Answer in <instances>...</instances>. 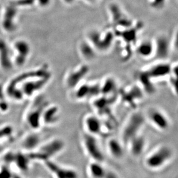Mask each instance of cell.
I'll return each instance as SVG.
<instances>
[{
	"label": "cell",
	"instance_id": "obj_13",
	"mask_svg": "<svg viewBox=\"0 0 178 178\" xmlns=\"http://www.w3.org/2000/svg\"><path fill=\"white\" fill-rule=\"evenodd\" d=\"M83 123L86 133L96 137L103 134L104 126L100 116L93 114L88 115L85 117Z\"/></svg>",
	"mask_w": 178,
	"mask_h": 178
},
{
	"label": "cell",
	"instance_id": "obj_14",
	"mask_svg": "<svg viewBox=\"0 0 178 178\" xmlns=\"http://www.w3.org/2000/svg\"><path fill=\"white\" fill-rule=\"evenodd\" d=\"M17 6L14 4L7 7L2 19L1 25L2 29L8 33L14 32L16 30V17L17 14Z\"/></svg>",
	"mask_w": 178,
	"mask_h": 178
},
{
	"label": "cell",
	"instance_id": "obj_20",
	"mask_svg": "<svg viewBox=\"0 0 178 178\" xmlns=\"http://www.w3.org/2000/svg\"><path fill=\"white\" fill-rule=\"evenodd\" d=\"M143 90L139 85L131 87L129 90L122 91V97L124 103L130 105H134L137 102L142 100L143 97Z\"/></svg>",
	"mask_w": 178,
	"mask_h": 178
},
{
	"label": "cell",
	"instance_id": "obj_10",
	"mask_svg": "<svg viewBox=\"0 0 178 178\" xmlns=\"http://www.w3.org/2000/svg\"><path fill=\"white\" fill-rule=\"evenodd\" d=\"M144 70L153 81L168 79L171 74V64L167 61H157Z\"/></svg>",
	"mask_w": 178,
	"mask_h": 178
},
{
	"label": "cell",
	"instance_id": "obj_17",
	"mask_svg": "<svg viewBox=\"0 0 178 178\" xmlns=\"http://www.w3.org/2000/svg\"><path fill=\"white\" fill-rule=\"evenodd\" d=\"M129 148L130 154L135 157H140L146 150L147 141L142 134L132 138L127 144Z\"/></svg>",
	"mask_w": 178,
	"mask_h": 178
},
{
	"label": "cell",
	"instance_id": "obj_2",
	"mask_svg": "<svg viewBox=\"0 0 178 178\" xmlns=\"http://www.w3.org/2000/svg\"><path fill=\"white\" fill-rule=\"evenodd\" d=\"M146 122V116L139 111L133 112L123 126L122 131L121 141L124 145L127 144L134 137L141 134Z\"/></svg>",
	"mask_w": 178,
	"mask_h": 178
},
{
	"label": "cell",
	"instance_id": "obj_26",
	"mask_svg": "<svg viewBox=\"0 0 178 178\" xmlns=\"http://www.w3.org/2000/svg\"><path fill=\"white\" fill-rule=\"evenodd\" d=\"M103 163L92 161L88 167V171L91 178H103L107 169Z\"/></svg>",
	"mask_w": 178,
	"mask_h": 178
},
{
	"label": "cell",
	"instance_id": "obj_11",
	"mask_svg": "<svg viewBox=\"0 0 178 178\" xmlns=\"http://www.w3.org/2000/svg\"><path fill=\"white\" fill-rule=\"evenodd\" d=\"M147 119L151 124L158 130L165 131L170 127L169 117L161 110L158 108H151L148 111Z\"/></svg>",
	"mask_w": 178,
	"mask_h": 178
},
{
	"label": "cell",
	"instance_id": "obj_33",
	"mask_svg": "<svg viewBox=\"0 0 178 178\" xmlns=\"http://www.w3.org/2000/svg\"><path fill=\"white\" fill-rule=\"evenodd\" d=\"M12 178H21L20 176H19V175H17V173H14V172L13 176H12Z\"/></svg>",
	"mask_w": 178,
	"mask_h": 178
},
{
	"label": "cell",
	"instance_id": "obj_5",
	"mask_svg": "<svg viewBox=\"0 0 178 178\" xmlns=\"http://www.w3.org/2000/svg\"><path fill=\"white\" fill-rule=\"evenodd\" d=\"M173 157V151L166 145L159 146L152 151L145 158L146 167L152 170H159L164 168Z\"/></svg>",
	"mask_w": 178,
	"mask_h": 178
},
{
	"label": "cell",
	"instance_id": "obj_32",
	"mask_svg": "<svg viewBox=\"0 0 178 178\" xmlns=\"http://www.w3.org/2000/svg\"><path fill=\"white\" fill-rule=\"evenodd\" d=\"M103 178H119V177L115 172L112 170H107L105 175Z\"/></svg>",
	"mask_w": 178,
	"mask_h": 178
},
{
	"label": "cell",
	"instance_id": "obj_29",
	"mask_svg": "<svg viewBox=\"0 0 178 178\" xmlns=\"http://www.w3.org/2000/svg\"><path fill=\"white\" fill-rule=\"evenodd\" d=\"M165 0H149L150 5L155 9H159L164 7Z\"/></svg>",
	"mask_w": 178,
	"mask_h": 178
},
{
	"label": "cell",
	"instance_id": "obj_12",
	"mask_svg": "<svg viewBox=\"0 0 178 178\" xmlns=\"http://www.w3.org/2000/svg\"><path fill=\"white\" fill-rule=\"evenodd\" d=\"M43 163L54 178H79L80 176L75 169L58 164L52 160H47Z\"/></svg>",
	"mask_w": 178,
	"mask_h": 178
},
{
	"label": "cell",
	"instance_id": "obj_21",
	"mask_svg": "<svg viewBox=\"0 0 178 178\" xmlns=\"http://www.w3.org/2000/svg\"><path fill=\"white\" fill-rule=\"evenodd\" d=\"M41 138L35 131L27 134L21 141V148L26 152H31L36 150L41 145Z\"/></svg>",
	"mask_w": 178,
	"mask_h": 178
},
{
	"label": "cell",
	"instance_id": "obj_22",
	"mask_svg": "<svg viewBox=\"0 0 178 178\" xmlns=\"http://www.w3.org/2000/svg\"><path fill=\"white\" fill-rule=\"evenodd\" d=\"M78 51L85 62H91L96 58L97 52L87 39L80 42L78 45Z\"/></svg>",
	"mask_w": 178,
	"mask_h": 178
},
{
	"label": "cell",
	"instance_id": "obj_24",
	"mask_svg": "<svg viewBox=\"0 0 178 178\" xmlns=\"http://www.w3.org/2000/svg\"><path fill=\"white\" fill-rule=\"evenodd\" d=\"M31 161L32 160L27 152H14V164L21 171H27L29 168Z\"/></svg>",
	"mask_w": 178,
	"mask_h": 178
},
{
	"label": "cell",
	"instance_id": "obj_34",
	"mask_svg": "<svg viewBox=\"0 0 178 178\" xmlns=\"http://www.w3.org/2000/svg\"><path fill=\"white\" fill-rule=\"evenodd\" d=\"M88 1L89 2H91V3H95L97 1H98V0H88Z\"/></svg>",
	"mask_w": 178,
	"mask_h": 178
},
{
	"label": "cell",
	"instance_id": "obj_25",
	"mask_svg": "<svg viewBox=\"0 0 178 178\" xmlns=\"http://www.w3.org/2000/svg\"><path fill=\"white\" fill-rule=\"evenodd\" d=\"M137 80L139 86L147 94H151L155 91V87L153 85L154 81L144 70H142L140 72Z\"/></svg>",
	"mask_w": 178,
	"mask_h": 178
},
{
	"label": "cell",
	"instance_id": "obj_35",
	"mask_svg": "<svg viewBox=\"0 0 178 178\" xmlns=\"http://www.w3.org/2000/svg\"><path fill=\"white\" fill-rule=\"evenodd\" d=\"M2 142L0 141V153H1V151H2Z\"/></svg>",
	"mask_w": 178,
	"mask_h": 178
},
{
	"label": "cell",
	"instance_id": "obj_19",
	"mask_svg": "<svg viewBox=\"0 0 178 178\" xmlns=\"http://www.w3.org/2000/svg\"><path fill=\"white\" fill-rule=\"evenodd\" d=\"M13 66L11 49L5 42L0 39V67L8 71Z\"/></svg>",
	"mask_w": 178,
	"mask_h": 178
},
{
	"label": "cell",
	"instance_id": "obj_30",
	"mask_svg": "<svg viewBox=\"0 0 178 178\" xmlns=\"http://www.w3.org/2000/svg\"><path fill=\"white\" fill-rule=\"evenodd\" d=\"M38 5L41 8H47L51 4L52 0H35Z\"/></svg>",
	"mask_w": 178,
	"mask_h": 178
},
{
	"label": "cell",
	"instance_id": "obj_4",
	"mask_svg": "<svg viewBox=\"0 0 178 178\" xmlns=\"http://www.w3.org/2000/svg\"><path fill=\"white\" fill-rule=\"evenodd\" d=\"M114 31L106 30L100 31L97 30H91L88 33L87 40L98 52H106L113 45L115 39Z\"/></svg>",
	"mask_w": 178,
	"mask_h": 178
},
{
	"label": "cell",
	"instance_id": "obj_3",
	"mask_svg": "<svg viewBox=\"0 0 178 178\" xmlns=\"http://www.w3.org/2000/svg\"><path fill=\"white\" fill-rule=\"evenodd\" d=\"M48 103L43 96L36 97L29 105L25 115V122L33 131L38 130L41 127V115Z\"/></svg>",
	"mask_w": 178,
	"mask_h": 178
},
{
	"label": "cell",
	"instance_id": "obj_27",
	"mask_svg": "<svg viewBox=\"0 0 178 178\" xmlns=\"http://www.w3.org/2000/svg\"><path fill=\"white\" fill-rule=\"evenodd\" d=\"M14 135L13 127L10 125H6L0 127V141L11 139Z\"/></svg>",
	"mask_w": 178,
	"mask_h": 178
},
{
	"label": "cell",
	"instance_id": "obj_28",
	"mask_svg": "<svg viewBox=\"0 0 178 178\" xmlns=\"http://www.w3.org/2000/svg\"><path fill=\"white\" fill-rule=\"evenodd\" d=\"M13 174L9 165L4 164L0 167V178H12Z\"/></svg>",
	"mask_w": 178,
	"mask_h": 178
},
{
	"label": "cell",
	"instance_id": "obj_9",
	"mask_svg": "<svg viewBox=\"0 0 178 178\" xmlns=\"http://www.w3.org/2000/svg\"><path fill=\"white\" fill-rule=\"evenodd\" d=\"M155 44L154 58L157 61H167L172 51L171 40L165 35H159L153 40Z\"/></svg>",
	"mask_w": 178,
	"mask_h": 178
},
{
	"label": "cell",
	"instance_id": "obj_6",
	"mask_svg": "<svg viewBox=\"0 0 178 178\" xmlns=\"http://www.w3.org/2000/svg\"><path fill=\"white\" fill-rule=\"evenodd\" d=\"M12 57L14 66L21 67L27 62L31 48L28 42L24 39H18L11 46Z\"/></svg>",
	"mask_w": 178,
	"mask_h": 178
},
{
	"label": "cell",
	"instance_id": "obj_15",
	"mask_svg": "<svg viewBox=\"0 0 178 178\" xmlns=\"http://www.w3.org/2000/svg\"><path fill=\"white\" fill-rule=\"evenodd\" d=\"M60 115V110L58 106L48 104L42 113L41 124L46 126H54L59 122Z\"/></svg>",
	"mask_w": 178,
	"mask_h": 178
},
{
	"label": "cell",
	"instance_id": "obj_36",
	"mask_svg": "<svg viewBox=\"0 0 178 178\" xmlns=\"http://www.w3.org/2000/svg\"><path fill=\"white\" fill-rule=\"evenodd\" d=\"M0 113H1V112H0Z\"/></svg>",
	"mask_w": 178,
	"mask_h": 178
},
{
	"label": "cell",
	"instance_id": "obj_7",
	"mask_svg": "<svg viewBox=\"0 0 178 178\" xmlns=\"http://www.w3.org/2000/svg\"><path fill=\"white\" fill-rule=\"evenodd\" d=\"M82 141L85 153L91 160L103 163L105 156L97 137L85 132L82 137Z\"/></svg>",
	"mask_w": 178,
	"mask_h": 178
},
{
	"label": "cell",
	"instance_id": "obj_16",
	"mask_svg": "<svg viewBox=\"0 0 178 178\" xmlns=\"http://www.w3.org/2000/svg\"><path fill=\"white\" fill-rule=\"evenodd\" d=\"M135 53L143 59H149L154 57L155 44L153 40L144 39L137 42Z\"/></svg>",
	"mask_w": 178,
	"mask_h": 178
},
{
	"label": "cell",
	"instance_id": "obj_18",
	"mask_svg": "<svg viewBox=\"0 0 178 178\" xmlns=\"http://www.w3.org/2000/svg\"><path fill=\"white\" fill-rule=\"evenodd\" d=\"M100 94L104 97L114 98L118 90V86L116 79L112 76H107L100 82Z\"/></svg>",
	"mask_w": 178,
	"mask_h": 178
},
{
	"label": "cell",
	"instance_id": "obj_23",
	"mask_svg": "<svg viewBox=\"0 0 178 178\" xmlns=\"http://www.w3.org/2000/svg\"><path fill=\"white\" fill-rule=\"evenodd\" d=\"M124 144L121 140L111 138L107 142V150L111 156L119 160L123 157L124 154Z\"/></svg>",
	"mask_w": 178,
	"mask_h": 178
},
{
	"label": "cell",
	"instance_id": "obj_31",
	"mask_svg": "<svg viewBox=\"0 0 178 178\" xmlns=\"http://www.w3.org/2000/svg\"><path fill=\"white\" fill-rule=\"evenodd\" d=\"M35 2V0H19L16 2V6H28L32 5Z\"/></svg>",
	"mask_w": 178,
	"mask_h": 178
},
{
	"label": "cell",
	"instance_id": "obj_8",
	"mask_svg": "<svg viewBox=\"0 0 178 178\" xmlns=\"http://www.w3.org/2000/svg\"><path fill=\"white\" fill-rule=\"evenodd\" d=\"M89 67L87 64H81L69 71L65 78V84L69 89L73 90L82 82L88 74Z\"/></svg>",
	"mask_w": 178,
	"mask_h": 178
},
{
	"label": "cell",
	"instance_id": "obj_1",
	"mask_svg": "<svg viewBox=\"0 0 178 178\" xmlns=\"http://www.w3.org/2000/svg\"><path fill=\"white\" fill-rule=\"evenodd\" d=\"M65 148V143L59 138H53L40 146L34 151L27 152L32 161H38L42 163L52 160L60 154Z\"/></svg>",
	"mask_w": 178,
	"mask_h": 178
}]
</instances>
